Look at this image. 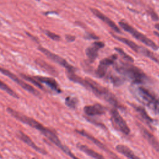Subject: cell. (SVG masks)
<instances>
[{"label": "cell", "mask_w": 159, "mask_h": 159, "mask_svg": "<svg viewBox=\"0 0 159 159\" xmlns=\"http://www.w3.org/2000/svg\"><path fill=\"white\" fill-rule=\"evenodd\" d=\"M154 34H155L156 36H157V37L159 38V33H158V32H156V31H154Z\"/></svg>", "instance_id": "cell-34"}, {"label": "cell", "mask_w": 159, "mask_h": 159, "mask_svg": "<svg viewBox=\"0 0 159 159\" xmlns=\"http://www.w3.org/2000/svg\"><path fill=\"white\" fill-rule=\"evenodd\" d=\"M7 111L8 112V113H9L12 116H13L17 120L39 130L42 134H43L44 136H45L53 143H54L58 147H59L61 150H62L63 151V152H65L68 156H70V157L71 156L70 155L72 154L71 152L69 150V148L67 147H66L65 145H63L61 143V142L59 140V139L58 138L57 135L52 130L45 127V126H43L42 124L39 122L35 119L29 117L22 113H19L17 111H16L11 107H7Z\"/></svg>", "instance_id": "cell-1"}, {"label": "cell", "mask_w": 159, "mask_h": 159, "mask_svg": "<svg viewBox=\"0 0 159 159\" xmlns=\"http://www.w3.org/2000/svg\"><path fill=\"white\" fill-rule=\"evenodd\" d=\"M85 38L86 39H90V40H99V37L96 36V35L93 34H91V33H87L86 35H85Z\"/></svg>", "instance_id": "cell-28"}, {"label": "cell", "mask_w": 159, "mask_h": 159, "mask_svg": "<svg viewBox=\"0 0 159 159\" xmlns=\"http://www.w3.org/2000/svg\"><path fill=\"white\" fill-rule=\"evenodd\" d=\"M138 84H134L131 86V92L137 99L143 105L153 108L156 100L155 96L148 89Z\"/></svg>", "instance_id": "cell-4"}, {"label": "cell", "mask_w": 159, "mask_h": 159, "mask_svg": "<svg viewBox=\"0 0 159 159\" xmlns=\"http://www.w3.org/2000/svg\"><path fill=\"white\" fill-rule=\"evenodd\" d=\"M112 35L116 39H117L118 41H120L122 43H124V44H125L126 45H127L129 48H130L132 50H133L134 52H137V53H141V52H142V50L143 48V47H140L138 45H137L134 42L129 40V39H127L126 38H124V37H119V36H117V35H116L113 34H112Z\"/></svg>", "instance_id": "cell-16"}, {"label": "cell", "mask_w": 159, "mask_h": 159, "mask_svg": "<svg viewBox=\"0 0 159 159\" xmlns=\"http://www.w3.org/2000/svg\"><path fill=\"white\" fill-rule=\"evenodd\" d=\"M65 39H66V41L71 42L75 41V37L74 35L68 34V35H65Z\"/></svg>", "instance_id": "cell-31"}, {"label": "cell", "mask_w": 159, "mask_h": 159, "mask_svg": "<svg viewBox=\"0 0 159 159\" xmlns=\"http://www.w3.org/2000/svg\"><path fill=\"white\" fill-rule=\"evenodd\" d=\"M104 45L105 44L102 42L96 41L86 48V54L91 62H93L96 60L98 55V51L99 49L103 48Z\"/></svg>", "instance_id": "cell-11"}, {"label": "cell", "mask_w": 159, "mask_h": 159, "mask_svg": "<svg viewBox=\"0 0 159 159\" xmlns=\"http://www.w3.org/2000/svg\"><path fill=\"white\" fill-rule=\"evenodd\" d=\"M116 59H117V55L116 54L112 55L107 58H105L102 59L100 61L96 70V75L99 78H102L104 76L107 72V68L111 65H113L115 63Z\"/></svg>", "instance_id": "cell-9"}, {"label": "cell", "mask_w": 159, "mask_h": 159, "mask_svg": "<svg viewBox=\"0 0 159 159\" xmlns=\"http://www.w3.org/2000/svg\"><path fill=\"white\" fill-rule=\"evenodd\" d=\"M114 68L119 73L132 81L134 84L142 83L147 80V76L140 68L127 63L116 64Z\"/></svg>", "instance_id": "cell-3"}, {"label": "cell", "mask_w": 159, "mask_h": 159, "mask_svg": "<svg viewBox=\"0 0 159 159\" xmlns=\"http://www.w3.org/2000/svg\"><path fill=\"white\" fill-rule=\"evenodd\" d=\"M157 114H159V98L155 100L153 107L152 108Z\"/></svg>", "instance_id": "cell-29"}, {"label": "cell", "mask_w": 159, "mask_h": 159, "mask_svg": "<svg viewBox=\"0 0 159 159\" xmlns=\"http://www.w3.org/2000/svg\"><path fill=\"white\" fill-rule=\"evenodd\" d=\"M116 150L126 157L129 159H140L132 150H130L127 146L124 145H117L116 147Z\"/></svg>", "instance_id": "cell-17"}, {"label": "cell", "mask_w": 159, "mask_h": 159, "mask_svg": "<svg viewBox=\"0 0 159 159\" xmlns=\"http://www.w3.org/2000/svg\"><path fill=\"white\" fill-rule=\"evenodd\" d=\"M42 31L43 32V33L47 36L50 39H52L53 40H55V41H59L61 39L60 36L58 35V34H55L48 30H47V29H43L42 30Z\"/></svg>", "instance_id": "cell-26"}, {"label": "cell", "mask_w": 159, "mask_h": 159, "mask_svg": "<svg viewBox=\"0 0 159 159\" xmlns=\"http://www.w3.org/2000/svg\"><path fill=\"white\" fill-rule=\"evenodd\" d=\"M148 14H150V17H152V19L153 20H158L159 19V17L157 15V14L152 9L148 10Z\"/></svg>", "instance_id": "cell-27"}, {"label": "cell", "mask_w": 159, "mask_h": 159, "mask_svg": "<svg viewBox=\"0 0 159 159\" xmlns=\"http://www.w3.org/2000/svg\"><path fill=\"white\" fill-rule=\"evenodd\" d=\"M90 10L95 16H96L98 18L101 19L103 22L107 24L112 30H113L117 33H121L120 29L116 24V23L114 21H112L111 19H109L108 17L105 16L101 11H99L98 9L96 8H90Z\"/></svg>", "instance_id": "cell-10"}, {"label": "cell", "mask_w": 159, "mask_h": 159, "mask_svg": "<svg viewBox=\"0 0 159 159\" xmlns=\"http://www.w3.org/2000/svg\"><path fill=\"white\" fill-rule=\"evenodd\" d=\"M111 116L112 123L117 130H120L125 135L130 133V129L126 124L125 120L116 109H112L111 111Z\"/></svg>", "instance_id": "cell-8"}, {"label": "cell", "mask_w": 159, "mask_h": 159, "mask_svg": "<svg viewBox=\"0 0 159 159\" xmlns=\"http://www.w3.org/2000/svg\"><path fill=\"white\" fill-rule=\"evenodd\" d=\"M115 50L117 52H118V53H119L122 57L125 59V60H127L129 62H134V59L132 58V57H130V55H129L128 54H127L122 48H115Z\"/></svg>", "instance_id": "cell-25"}, {"label": "cell", "mask_w": 159, "mask_h": 159, "mask_svg": "<svg viewBox=\"0 0 159 159\" xmlns=\"http://www.w3.org/2000/svg\"><path fill=\"white\" fill-rule=\"evenodd\" d=\"M35 1H40V0H35Z\"/></svg>", "instance_id": "cell-36"}, {"label": "cell", "mask_w": 159, "mask_h": 159, "mask_svg": "<svg viewBox=\"0 0 159 159\" xmlns=\"http://www.w3.org/2000/svg\"><path fill=\"white\" fill-rule=\"evenodd\" d=\"M17 136L18 137L22 140L24 143H25L27 145H28L29 147L36 150L37 152H39L42 154H47V152L42 148L38 147L31 139L26 134L23 133L22 131H18L17 132Z\"/></svg>", "instance_id": "cell-15"}, {"label": "cell", "mask_w": 159, "mask_h": 159, "mask_svg": "<svg viewBox=\"0 0 159 159\" xmlns=\"http://www.w3.org/2000/svg\"><path fill=\"white\" fill-rule=\"evenodd\" d=\"M65 104L70 108H75L77 104V99L71 96H67L65 99Z\"/></svg>", "instance_id": "cell-24"}, {"label": "cell", "mask_w": 159, "mask_h": 159, "mask_svg": "<svg viewBox=\"0 0 159 159\" xmlns=\"http://www.w3.org/2000/svg\"><path fill=\"white\" fill-rule=\"evenodd\" d=\"M0 72L1 73H2L3 75L8 76L12 80H13L14 82H16L17 84H19L20 86H21L23 89H25L26 91L30 93L31 94H32L37 97H39V98L41 96V94L39 91H37L36 89L33 88L30 84L26 83L25 82H24V81L20 80L19 78H18L17 76H16L14 74H13L10 71L0 66Z\"/></svg>", "instance_id": "cell-6"}, {"label": "cell", "mask_w": 159, "mask_h": 159, "mask_svg": "<svg viewBox=\"0 0 159 159\" xmlns=\"http://www.w3.org/2000/svg\"><path fill=\"white\" fill-rule=\"evenodd\" d=\"M35 63L39 66H40L42 68H43V70H45V71H48V73H50L52 74H55L56 73L55 70L53 68V66H52L51 65H50L49 64H48L47 63H46L45 61H44L43 60H42V59L40 58H37L35 60Z\"/></svg>", "instance_id": "cell-20"}, {"label": "cell", "mask_w": 159, "mask_h": 159, "mask_svg": "<svg viewBox=\"0 0 159 159\" xmlns=\"http://www.w3.org/2000/svg\"><path fill=\"white\" fill-rule=\"evenodd\" d=\"M38 49L41 52H42L44 55H45L48 58L51 59L52 61H55V63L59 64L60 65H61V66H63L65 68H66L67 72H75L76 68L74 66H71L70 63H68L62 57L58 56L57 54L52 53V52L49 51L48 50H47V48H45L42 46H39L38 47Z\"/></svg>", "instance_id": "cell-7"}, {"label": "cell", "mask_w": 159, "mask_h": 159, "mask_svg": "<svg viewBox=\"0 0 159 159\" xmlns=\"http://www.w3.org/2000/svg\"><path fill=\"white\" fill-rule=\"evenodd\" d=\"M119 24L122 29H124L125 31L127 32L128 33L130 34L135 39H136L137 40L142 42L147 46L150 47L151 48H152L154 50H157L159 48V47L153 40H152L148 38L147 36H145L142 33L139 32L135 28H134L133 27L130 25L127 22L121 20L119 22Z\"/></svg>", "instance_id": "cell-5"}, {"label": "cell", "mask_w": 159, "mask_h": 159, "mask_svg": "<svg viewBox=\"0 0 159 159\" xmlns=\"http://www.w3.org/2000/svg\"><path fill=\"white\" fill-rule=\"evenodd\" d=\"M36 80H37L40 83H44L47 86H48L52 90L54 91L56 93H60L61 89L60 88V86L57 82V81L53 79V78L50 77H45V76H33Z\"/></svg>", "instance_id": "cell-12"}, {"label": "cell", "mask_w": 159, "mask_h": 159, "mask_svg": "<svg viewBox=\"0 0 159 159\" xmlns=\"http://www.w3.org/2000/svg\"><path fill=\"white\" fill-rule=\"evenodd\" d=\"M134 107L135 108V109L138 112L139 115L142 117V118L146 122H147L148 124L152 123V122H153L152 119L150 118V117L147 114V112L143 107H142L140 106H134Z\"/></svg>", "instance_id": "cell-21"}, {"label": "cell", "mask_w": 159, "mask_h": 159, "mask_svg": "<svg viewBox=\"0 0 159 159\" xmlns=\"http://www.w3.org/2000/svg\"><path fill=\"white\" fill-rule=\"evenodd\" d=\"M111 157H112V159H120V158L117 157L115 154H114V153H112L111 152Z\"/></svg>", "instance_id": "cell-32"}, {"label": "cell", "mask_w": 159, "mask_h": 159, "mask_svg": "<svg viewBox=\"0 0 159 159\" xmlns=\"http://www.w3.org/2000/svg\"><path fill=\"white\" fill-rule=\"evenodd\" d=\"M25 33H26L27 35L29 37H30L33 41H34L35 42H36V43H39V39H38L36 37H35L34 35H33L32 34H31L30 33H29V32H26Z\"/></svg>", "instance_id": "cell-30"}, {"label": "cell", "mask_w": 159, "mask_h": 159, "mask_svg": "<svg viewBox=\"0 0 159 159\" xmlns=\"http://www.w3.org/2000/svg\"><path fill=\"white\" fill-rule=\"evenodd\" d=\"M67 76L71 81L83 85V86L91 91L95 95L106 101L111 105L115 107H120V105L116 96L110 91H109L107 89L100 86L93 80L88 78L83 79L80 76H77L75 73V72L67 73Z\"/></svg>", "instance_id": "cell-2"}, {"label": "cell", "mask_w": 159, "mask_h": 159, "mask_svg": "<svg viewBox=\"0 0 159 159\" xmlns=\"http://www.w3.org/2000/svg\"><path fill=\"white\" fill-rule=\"evenodd\" d=\"M140 128L144 138L148 141L149 144L155 150V151L159 153V142L155 137L143 127L142 126L140 127Z\"/></svg>", "instance_id": "cell-14"}, {"label": "cell", "mask_w": 159, "mask_h": 159, "mask_svg": "<svg viewBox=\"0 0 159 159\" xmlns=\"http://www.w3.org/2000/svg\"><path fill=\"white\" fill-rule=\"evenodd\" d=\"M32 159H38V158H35V157H34Z\"/></svg>", "instance_id": "cell-35"}, {"label": "cell", "mask_w": 159, "mask_h": 159, "mask_svg": "<svg viewBox=\"0 0 159 159\" xmlns=\"http://www.w3.org/2000/svg\"><path fill=\"white\" fill-rule=\"evenodd\" d=\"M77 147L81 150L82 152H83L84 153H85L86 154H87L88 155L91 157L92 158H94V159H105L102 155H100L99 153H97L96 152H95L94 150L89 148V147H88L87 146L84 145H82V144H78L77 145Z\"/></svg>", "instance_id": "cell-18"}, {"label": "cell", "mask_w": 159, "mask_h": 159, "mask_svg": "<svg viewBox=\"0 0 159 159\" xmlns=\"http://www.w3.org/2000/svg\"><path fill=\"white\" fill-rule=\"evenodd\" d=\"M20 76L22 77L24 79H25V80H26L27 81H30V83H33L35 86H37L38 88H40L41 89H44L43 86H42V84L40 83H39L37 80H36L33 76H28V75H24V74H22V73L20 74Z\"/></svg>", "instance_id": "cell-23"}, {"label": "cell", "mask_w": 159, "mask_h": 159, "mask_svg": "<svg viewBox=\"0 0 159 159\" xmlns=\"http://www.w3.org/2000/svg\"><path fill=\"white\" fill-rule=\"evenodd\" d=\"M155 29H157L158 30H159V23H157L155 25Z\"/></svg>", "instance_id": "cell-33"}, {"label": "cell", "mask_w": 159, "mask_h": 159, "mask_svg": "<svg viewBox=\"0 0 159 159\" xmlns=\"http://www.w3.org/2000/svg\"><path fill=\"white\" fill-rule=\"evenodd\" d=\"M0 89L3 90V91H4L5 92H6L7 94L11 95L13 98H17V99L19 98V95L14 91H13L9 86H7L6 84L4 83L1 80H0Z\"/></svg>", "instance_id": "cell-22"}, {"label": "cell", "mask_w": 159, "mask_h": 159, "mask_svg": "<svg viewBox=\"0 0 159 159\" xmlns=\"http://www.w3.org/2000/svg\"><path fill=\"white\" fill-rule=\"evenodd\" d=\"M76 132L77 133H78L79 134H80V135H83L84 137H86L87 139H88L90 140L91 141H92L93 143H94V144H96L98 147H99L100 148H101L102 150H105V151H107V152L109 151L108 149H107V148L105 145H104L99 140H98V139H96V138H94L93 136L91 135H90L89 134H88V132H85V131H84V130H76Z\"/></svg>", "instance_id": "cell-19"}, {"label": "cell", "mask_w": 159, "mask_h": 159, "mask_svg": "<svg viewBox=\"0 0 159 159\" xmlns=\"http://www.w3.org/2000/svg\"><path fill=\"white\" fill-rule=\"evenodd\" d=\"M84 112L89 116L102 115L105 113L106 108L100 104H95L93 105L86 106L84 107Z\"/></svg>", "instance_id": "cell-13"}]
</instances>
